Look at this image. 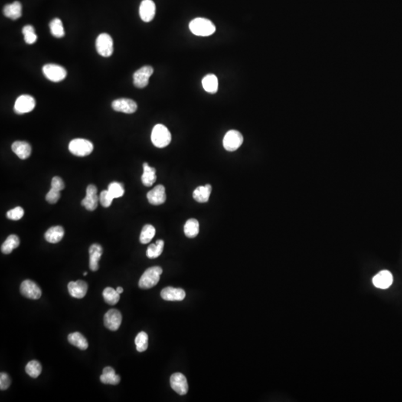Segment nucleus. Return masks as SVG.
Wrapping results in <instances>:
<instances>
[{
	"instance_id": "nucleus-41",
	"label": "nucleus",
	"mask_w": 402,
	"mask_h": 402,
	"mask_svg": "<svg viewBox=\"0 0 402 402\" xmlns=\"http://www.w3.org/2000/svg\"><path fill=\"white\" fill-rule=\"evenodd\" d=\"M60 197V191L51 188V189L50 190V191L47 193V196H46V200H47V202L50 203V204H55V203L58 201Z\"/></svg>"
},
{
	"instance_id": "nucleus-24",
	"label": "nucleus",
	"mask_w": 402,
	"mask_h": 402,
	"mask_svg": "<svg viewBox=\"0 0 402 402\" xmlns=\"http://www.w3.org/2000/svg\"><path fill=\"white\" fill-rule=\"evenodd\" d=\"M3 13L5 17L13 20L20 18L22 16V5L18 1L5 5Z\"/></svg>"
},
{
	"instance_id": "nucleus-39",
	"label": "nucleus",
	"mask_w": 402,
	"mask_h": 402,
	"mask_svg": "<svg viewBox=\"0 0 402 402\" xmlns=\"http://www.w3.org/2000/svg\"><path fill=\"white\" fill-rule=\"evenodd\" d=\"M113 199L114 198H113V196L111 195L108 190L102 191L101 192L100 197H99L101 204H102V207H105V208L110 207L111 204L113 203Z\"/></svg>"
},
{
	"instance_id": "nucleus-9",
	"label": "nucleus",
	"mask_w": 402,
	"mask_h": 402,
	"mask_svg": "<svg viewBox=\"0 0 402 402\" xmlns=\"http://www.w3.org/2000/svg\"><path fill=\"white\" fill-rule=\"evenodd\" d=\"M20 292L23 296L31 299H40L42 295L40 287L35 282L29 279H27L22 282L20 285Z\"/></svg>"
},
{
	"instance_id": "nucleus-5",
	"label": "nucleus",
	"mask_w": 402,
	"mask_h": 402,
	"mask_svg": "<svg viewBox=\"0 0 402 402\" xmlns=\"http://www.w3.org/2000/svg\"><path fill=\"white\" fill-rule=\"evenodd\" d=\"M96 47L97 53L101 56L110 57L113 53V39L107 33H102L96 39Z\"/></svg>"
},
{
	"instance_id": "nucleus-2",
	"label": "nucleus",
	"mask_w": 402,
	"mask_h": 402,
	"mask_svg": "<svg viewBox=\"0 0 402 402\" xmlns=\"http://www.w3.org/2000/svg\"><path fill=\"white\" fill-rule=\"evenodd\" d=\"M151 142L157 148H165L171 143V133L165 125L158 124L153 128L151 132Z\"/></svg>"
},
{
	"instance_id": "nucleus-4",
	"label": "nucleus",
	"mask_w": 402,
	"mask_h": 402,
	"mask_svg": "<svg viewBox=\"0 0 402 402\" xmlns=\"http://www.w3.org/2000/svg\"><path fill=\"white\" fill-rule=\"evenodd\" d=\"M93 144L84 139H75L70 142L69 150L73 155L77 157H86L93 151Z\"/></svg>"
},
{
	"instance_id": "nucleus-3",
	"label": "nucleus",
	"mask_w": 402,
	"mask_h": 402,
	"mask_svg": "<svg viewBox=\"0 0 402 402\" xmlns=\"http://www.w3.org/2000/svg\"><path fill=\"white\" fill-rule=\"evenodd\" d=\"M162 273V269L161 267L155 266L148 268L139 279V288L142 289H150L158 285Z\"/></svg>"
},
{
	"instance_id": "nucleus-18",
	"label": "nucleus",
	"mask_w": 402,
	"mask_h": 402,
	"mask_svg": "<svg viewBox=\"0 0 402 402\" xmlns=\"http://www.w3.org/2000/svg\"><path fill=\"white\" fill-rule=\"evenodd\" d=\"M89 269L92 271H97L99 270V262L103 253V248L99 243H93L89 249Z\"/></svg>"
},
{
	"instance_id": "nucleus-45",
	"label": "nucleus",
	"mask_w": 402,
	"mask_h": 402,
	"mask_svg": "<svg viewBox=\"0 0 402 402\" xmlns=\"http://www.w3.org/2000/svg\"><path fill=\"white\" fill-rule=\"evenodd\" d=\"M86 275H87V272H84V273H83V276H86Z\"/></svg>"
},
{
	"instance_id": "nucleus-14",
	"label": "nucleus",
	"mask_w": 402,
	"mask_h": 402,
	"mask_svg": "<svg viewBox=\"0 0 402 402\" xmlns=\"http://www.w3.org/2000/svg\"><path fill=\"white\" fill-rule=\"evenodd\" d=\"M112 108L116 112L131 114L136 112L137 105L132 99H119L112 102Z\"/></svg>"
},
{
	"instance_id": "nucleus-16",
	"label": "nucleus",
	"mask_w": 402,
	"mask_h": 402,
	"mask_svg": "<svg viewBox=\"0 0 402 402\" xmlns=\"http://www.w3.org/2000/svg\"><path fill=\"white\" fill-rule=\"evenodd\" d=\"M393 282V274L389 270H381L373 279V285L380 289H387L391 286Z\"/></svg>"
},
{
	"instance_id": "nucleus-35",
	"label": "nucleus",
	"mask_w": 402,
	"mask_h": 402,
	"mask_svg": "<svg viewBox=\"0 0 402 402\" xmlns=\"http://www.w3.org/2000/svg\"><path fill=\"white\" fill-rule=\"evenodd\" d=\"M136 350L139 352H143L148 347V336L145 331H141L135 338Z\"/></svg>"
},
{
	"instance_id": "nucleus-28",
	"label": "nucleus",
	"mask_w": 402,
	"mask_h": 402,
	"mask_svg": "<svg viewBox=\"0 0 402 402\" xmlns=\"http://www.w3.org/2000/svg\"><path fill=\"white\" fill-rule=\"evenodd\" d=\"M68 341L79 349L86 350L88 348L87 340L80 332L71 333L68 335Z\"/></svg>"
},
{
	"instance_id": "nucleus-21",
	"label": "nucleus",
	"mask_w": 402,
	"mask_h": 402,
	"mask_svg": "<svg viewBox=\"0 0 402 402\" xmlns=\"http://www.w3.org/2000/svg\"><path fill=\"white\" fill-rule=\"evenodd\" d=\"M11 148L13 152L21 160L27 159L31 154V145L24 141H16L12 144Z\"/></svg>"
},
{
	"instance_id": "nucleus-32",
	"label": "nucleus",
	"mask_w": 402,
	"mask_h": 402,
	"mask_svg": "<svg viewBox=\"0 0 402 402\" xmlns=\"http://www.w3.org/2000/svg\"><path fill=\"white\" fill-rule=\"evenodd\" d=\"M103 297L105 302L109 305H114L120 299V295L116 292V290L113 289V288L108 287L105 288L103 292Z\"/></svg>"
},
{
	"instance_id": "nucleus-25",
	"label": "nucleus",
	"mask_w": 402,
	"mask_h": 402,
	"mask_svg": "<svg viewBox=\"0 0 402 402\" xmlns=\"http://www.w3.org/2000/svg\"><path fill=\"white\" fill-rule=\"evenodd\" d=\"M64 236V230L60 226L51 227L45 233V239L52 243H58Z\"/></svg>"
},
{
	"instance_id": "nucleus-44",
	"label": "nucleus",
	"mask_w": 402,
	"mask_h": 402,
	"mask_svg": "<svg viewBox=\"0 0 402 402\" xmlns=\"http://www.w3.org/2000/svg\"><path fill=\"white\" fill-rule=\"evenodd\" d=\"M116 292H117L119 295H121V294L123 293L124 289L122 287H118V288H116Z\"/></svg>"
},
{
	"instance_id": "nucleus-6",
	"label": "nucleus",
	"mask_w": 402,
	"mask_h": 402,
	"mask_svg": "<svg viewBox=\"0 0 402 402\" xmlns=\"http://www.w3.org/2000/svg\"><path fill=\"white\" fill-rule=\"evenodd\" d=\"M43 73L47 79L53 82H60L66 79V70L63 66L54 63H49L43 66Z\"/></svg>"
},
{
	"instance_id": "nucleus-12",
	"label": "nucleus",
	"mask_w": 402,
	"mask_h": 402,
	"mask_svg": "<svg viewBox=\"0 0 402 402\" xmlns=\"http://www.w3.org/2000/svg\"><path fill=\"white\" fill-rule=\"evenodd\" d=\"M170 384L171 388L181 396H184L188 393V385L187 379L182 373H174L170 377Z\"/></svg>"
},
{
	"instance_id": "nucleus-36",
	"label": "nucleus",
	"mask_w": 402,
	"mask_h": 402,
	"mask_svg": "<svg viewBox=\"0 0 402 402\" xmlns=\"http://www.w3.org/2000/svg\"><path fill=\"white\" fill-rule=\"evenodd\" d=\"M26 372L30 377L36 378L38 377L42 372V366L37 361H31L27 364Z\"/></svg>"
},
{
	"instance_id": "nucleus-10",
	"label": "nucleus",
	"mask_w": 402,
	"mask_h": 402,
	"mask_svg": "<svg viewBox=\"0 0 402 402\" xmlns=\"http://www.w3.org/2000/svg\"><path fill=\"white\" fill-rule=\"evenodd\" d=\"M154 73V69L151 66L141 67L134 74V84L138 88L148 86L149 79Z\"/></svg>"
},
{
	"instance_id": "nucleus-15",
	"label": "nucleus",
	"mask_w": 402,
	"mask_h": 402,
	"mask_svg": "<svg viewBox=\"0 0 402 402\" xmlns=\"http://www.w3.org/2000/svg\"><path fill=\"white\" fill-rule=\"evenodd\" d=\"M148 202L154 206L161 205L166 200L165 188L162 185H158L147 194Z\"/></svg>"
},
{
	"instance_id": "nucleus-1",
	"label": "nucleus",
	"mask_w": 402,
	"mask_h": 402,
	"mask_svg": "<svg viewBox=\"0 0 402 402\" xmlns=\"http://www.w3.org/2000/svg\"><path fill=\"white\" fill-rule=\"evenodd\" d=\"M190 31L194 35L207 37L212 35L215 31V26L208 19L195 18L189 24Z\"/></svg>"
},
{
	"instance_id": "nucleus-31",
	"label": "nucleus",
	"mask_w": 402,
	"mask_h": 402,
	"mask_svg": "<svg viewBox=\"0 0 402 402\" xmlns=\"http://www.w3.org/2000/svg\"><path fill=\"white\" fill-rule=\"evenodd\" d=\"M164 248V241L162 240H158L155 243L149 245L147 250V256L149 259H156L162 254Z\"/></svg>"
},
{
	"instance_id": "nucleus-29",
	"label": "nucleus",
	"mask_w": 402,
	"mask_h": 402,
	"mask_svg": "<svg viewBox=\"0 0 402 402\" xmlns=\"http://www.w3.org/2000/svg\"><path fill=\"white\" fill-rule=\"evenodd\" d=\"M20 239L16 235H11L7 238L1 246V251L4 254H10L13 250L17 248L20 245Z\"/></svg>"
},
{
	"instance_id": "nucleus-27",
	"label": "nucleus",
	"mask_w": 402,
	"mask_h": 402,
	"mask_svg": "<svg viewBox=\"0 0 402 402\" xmlns=\"http://www.w3.org/2000/svg\"><path fill=\"white\" fill-rule=\"evenodd\" d=\"M202 85L207 93H215L218 89V80L214 74H209L203 79Z\"/></svg>"
},
{
	"instance_id": "nucleus-11",
	"label": "nucleus",
	"mask_w": 402,
	"mask_h": 402,
	"mask_svg": "<svg viewBox=\"0 0 402 402\" xmlns=\"http://www.w3.org/2000/svg\"><path fill=\"white\" fill-rule=\"evenodd\" d=\"M122 321V315L117 309H110L104 317V324L111 331H117Z\"/></svg>"
},
{
	"instance_id": "nucleus-8",
	"label": "nucleus",
	"mask_w": 402,
	"mask_h": 402,
	"mask_svg": "<svg viewBox=\"0 0 402 402\" xmlns=\"http://www.w3.org/2000/svg\"><path fill=\"white\" fill-rule=\"evenodd\" d=\"M36 102L34 98L29 95L19 96L14 104V111L17 114L29 113L35 107Z\"/></svg>"
},
{
	"instance_id": "nucleus-33",
	"label": "nucleus",
	"mask_w": 402,
	"mask_h": 402,
	"mask_svg": "<svg viewBox=\"0 0 402 402\" xmlns=\"http://www.w3.org/2000/svg\"><path fill=\"white\" fill-rule=\"evenodd\" d=\"M50 28L52 34H53L54 37L61 38V37H64V28H63V24H62L61 20H60V19H53V20L50 22Z\"/></svg>"
},
{
	"instance_id": "nucleus-40",
	"label": "nucleus",
	"mask_w": 402,
	"mask_h": 402,
	"mask_svg": "<svg viewBox=\"0 0 402 402\" xmlns=\"http://www.w3.org/2000/svg\"><path fill=\"white\" fill-rule=\"evenodd\" d=\"M24 209L20 207H15V208L9 210V211L7 213V217H8V218L13 220H20V219L24 217Z\"/></svg>"
},
{
	"instance_id": "nucleus-13",
	"label": "nucleus",
	"mask_w": 402,
	"mask_h": 402,
	"mask_svg": "<svg viewBox=\"0 0 402 402\" xmlns=\"http://www.w3.org/2000/svg\"><path fill=\"white\" fill-rule=\"evenodd\" d=\"M96 186L89 185L86 190V197L82 200L81 205L89 211H94L98 207L99 197Z\"/></svg>"
},
{
	"instance_id": "nucleus-22",
	"label": "nucleus",
	"mask_w": 402,
	"mask_h": 402,
	"mask_svg": "<svg viewBox=\"0 0 402 402\" xmlns=\"http://www.w3.org/2000/svg\"><path fill=\"white\" fill-rule=\"evenodd\" d=\"M100 381L105 384L117 385L120 382L121 377L119 375L116 374V372L113 368L107 367L104 368L103 373L100 377Z\"/></svg>"
},
{
	"instance_id": "nucleus-17",
	"label": "nucleus",
	"mask_w": 402,
	"mask_h": 402,
	"mask_svg": "<svg viewBox=\"0 0 402 402\" xmlns=\"http://www.w3.org/2000/svg\"><path fill=\"white\" fill-rule=\"evenodd\" d=\"M156 5L152 0H143L139 6V16L142 21L151 22L155 17Z\"/></svg>"
},
{
	"instance_id": "nucleus-7",
	"label": "nucleus",
	"mask_w": 402,
	"mask_h": 402,
	"mask_svg": "<svg viewBox=\"0 0 402 402\" xmlns=\"http://www.w3.org/2000/svg\"><path fill=\"white\" fill-rule=\"evenodd\" d=\"M243 142V137L239 131L231 130L225 134L223 137V148L228 151H235L239 149Z\"/></svg>"
},
{
	"instance_id": "nucleus-38",
	"label": "nucleus",
	"mask_w": 402,
	"mask_h": 402,
	"mask_svg": "<svg viewBox=\"0 0 402 402\" xmlns=\"http://www.w3.org/2000/svg\"><path fill=\"white\" fill-rule=\"evenodd\" d=\"M107 190L114 199L122 197L125 194V188H124L123 185L120 183H111L108 187Z\"/></svg>"
},
{
	"instance_id": "nucleus-30",
	"label": "nucleus",
	"mask_w": 402,
	"mask_h": 402,
	"mask_svg": "<svg viewBox=\"0 0 402 402\" xmlns=\"http://www.w3.org/2000/svg\"><path fill=\"white\" fill-rule=\"evenodd\" d=\"M199 222L197 219H188L184 225V233L188 238H195L199 233Z\"/></svg>"
},
{
	"instance_id": "nucleus-19",
	"label": "nucleus",
	"mask_w": 402,
	"mask_h": 402,
	"mask_svg": "<svg viewBox=\"0 0 402 402\" xmlns=\"http://www.w3.org/2000/svg\"><path fill=\"white\" fill-rule=\"evenodd\" d=\"M161 297L166 301H182L185 299L186 292L182 288L167 287L162 290Z\"/></svg>"
},
{
	"instance_id": "nucleus-42",
	"label": "nucleus",
	"mask_w": 402,
	"mask_h": 402,
	"mask_svg": "<svg viewBox=\"0 0 402 402\" xmlns=\"http://www.w3.org/2000/svg\"><path fill=\"white\" fill-rule=\"evenodd\" d=\"M11 384V378L7 373H2L0 375V389L1 390H5L9 387Z\"/></svg>"
},
{
	"instance_id": "nucleus-26",
	"label": "nucleus",
	"mask_w": 402,
	"mask_h": 402,
	"mask_svg": "<svg viewBox=\"0 0 402 402\" xmlns=\"http://www.w3.org/2000/svg\"><path fill=\"white\" fill-rule=\"evenodd\" d=\"M157 181L156 169L150 167L147 162L143 164V174L142 175V182L145 187H150Z\"/></svg>"
},
{
	"instance_id": "nucleus-37",
	"label": "nucleus",
	"mask_w": 402,
	"mask_h": 402,
	"mask_svg": "<svg viewBox=\"0 0 402 402\" xmlns=\"http://www.w3.org/2000/svg\"><path fill=\"white\" fill-rule=\"evenodd\" d=\"M23 34L24 35V40L28 44H34L37 40V34H35V30L32 26H26L23 28Z\"/></svg>"
},
{
	"instance_id": "nucleus-43",
	"label": "nucleus",
	"mask_w": 402,
	"mask_h": 402,
	"mask_svg": "<svg viewBox=\"0 0 402 402\" xmlns=\"http://www.w3.org/2000/svg\"><path fill=\"white\" fill-rule=\"evenodd\" d=\"M52 188L59 191H62L64 188V183L63 180L59 177H53V181H52Z\"/></svg>"
},
{
	"instance_id": "nucleus-20",
	"label": "nucleus",
	"mask_w": 402,
	"mask_h": 402,
	"mask_svg": "<svg viewBox=\"0 0 402 402\" xmlns=\"http://www.w3.org/2000/svg\"><path fill=\"white\" fill-rule=\"evenodd\" d=\"M68 291L73 297L82 299L87 293L88 285L83 280H78L76 282H70L68 284Z\"/></svg>"
},
{
	"instance_id": "nucleus-23",
	"label": "nucleus",
	"mask_w": 402,
	"mask_h": 402,
	"mask_svg": "<svg viewBox=\"0 0 402 402\" xmlns=\"http://www.w3.org/2000/svg\"><path fill=\"white\" fill-rule=\"evenodd\" d=\"M212 189H213V188H212V186L210 184L197 187L193 191V198L198 203L208 202L210 194H211Z\"/></svg>"
},
{
	"instance_id": "nucleus-34",
	"label": "nucleus",
	"mask_w": 402,
	"mask_h": 402,
	"mask_svg": "<svg viewBox=\"0 0 402 402\" xmlns=\"http://www.w3.org/2000/svg\"><path fill=\"white\" fill-rule=\"evenodd\" d=\"M155 234L156 230L154 227H153L151 224H146V225L144 226L142 232H141L139 241L143 244H146V243L151 242Z\"/></svg>"
}]
</instances>
